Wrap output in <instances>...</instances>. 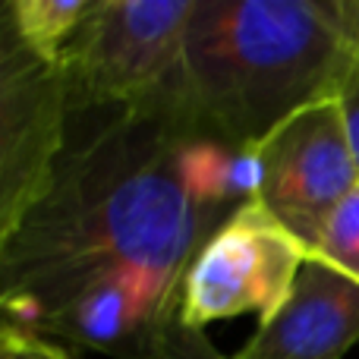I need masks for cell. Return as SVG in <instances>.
Here are the masks:
<instances>
[{
	"label": "cell",
	"instance_id": "cell-6",
	"mask_svg": "<svg viewBox=\"0 0 359 359\" xmlns=\"http://www.w3.org/2000/svg\"><path fill=\"white\" fill-rule=\"evenodd\" d=\"M255 151L262 161L255 202L312 252L328 217L359 186L337 95L318 98L287 117Z\"/></svg>",
	"mask_w": 359,
	"mask_h": 359
},
{
	"label": "cell",
	"instance_id": "cell-1",
	"mask_svg": "<svg viewBox=\"0 0 359 359\" xmlns=\"http://www.w3.org/2000/svg\"><path fill=\"white\" fill-rule=\"evenodd\" d=\"M192 133L170 95L69 107L48 192L0 262V322L44 334L82 287L111 274L177 303L192 255L230 217L186 192L180 149Z\"/></svg>",
	"mask_w": 359,
	"mask_h": 359
},
{
	"label": "cell",
	"instance_id": "cell-4",
	"mask_svg": "<svg viewBox=\"0 0 359 359\" xmlns=\"http://www.w3.org/2000/svg\"><path fill=\"white\" fill-rule=\"evenodd\" d=\"M67 130V76L22 41L0 0V262L48 192Z\"/></svg>",
	"mask_w": 359,
	"mask_h": 359
},
{
	"label": "cell",
	"instance_id": "cell-11",
	"mask_svg": "<svg viewBox=\"0 0 359 359\" xmlns=\"http://www.w3.org/2000/svg\"><path fill=\"white\" fill-rule=\"evenodd\" d=\"M0 359H76L60 344L48 341L38 331H25L0 322Z\"/></svg>",
	"mask_w": 359,
	"mask_h": 359
},
{
	"label": "cell",
	"instance_id": "cell-12",
	"mask_svg": "<svg viewBox=\"0 0 359 359\" xmlns=\"http://www.w3.org/2000/svg\"><path fill=\"white\" fill-rule=\"evenodd\" d=\"M334 95H337V101H341L350 151H353V161H356V170H359V60L353 63V69L344 76V82L337 86Z\"/></svg>",
	"mask_w": 359,
	"mask_h": 359
},
{
	"label": "cell",
	"instance_id": "cell-2",
	"mask_svg": "<svg viewBox=\"0 0 359 359\" xmlns=\"http://www.w3.org/2000/svg\"><path fill=\"white\" fill-rule=\"evenodd\" d=\"M359 60L337 0H196L170 98L198 133L259 145Z\"/></svg>",
	"mask_w": 359,
	"mask_h": 359
},
{
	"label": "cell",
	"instance_id": "cell-7",
	"mask_svg": "<svg viewBox=\"0 0 359 359\" xmlns=\"http://www.w3.org/2000/svg\"><path fill=\"white\" fill-rule=\"evenodd\" d=\"M359 341V280L309 252L284 306L236 359H344Z\"/></svg>",
	"mask_w": 359,
	"mask_h": 359
},
{
	"label": "cell",
	"instance_id": "cell-10",
	"mask_svg": "<svg viewBox=\"0 0 359 359\" xmlns=\"http://www.w3.org/2000/svg\"><path fill=\"white\" fill-rule=\"evenodd\" d=\"M158 359H236V356H221L215 344L205 337V331L186 328L174 316L170 325L164 328L161 344H158Z\"/></svg>",
	"mask_w": 359,
	"mask_h": 359
},
{
	"label": "cell",
	"instance_id": "cell-8",
	"mask_svg": "<svg viewBox=\"0 0 359 359\" xmlns=\"http://www.w3.org/2000/svg\"><path fill=\"white\" fill-rule=\"evenodd\" d=\"M95 0H10L13 22L22 41L44 57L48 63L60 67L63 50L92 13Z\"/></svg>",
	"mask_w": 359,
	"mask_h": 359
},
{
	"label": "cell",
	"instance_id": "cell-9",
	"mask_svg": "<svg viewBox=\"0 0 359 359\" xmlns=\"http://www.w3.org/2000/svg\"><path fill=\"white\" fill-rule=\"evenodd\" d=\"M312 252L328 265H334L337 271H344L347 278L359 280V186L328 217Z\"/></svg>",
	"mask_w": 359,
	"mask_h": 359
},
{
	"label": "cell",
	"instance_id": "cell-5",
	"mask_svg": "<svg viewBox=\"0 0 359 359\" xmlns=\"http://www.w3.org/2000/svg\"><path fill=\"white\" fill-rule=\"evenodd\" d=\"M309 249L274 221L259 202H246L192 255L177 297V318L186 328L233 316L268 322L284 306Z\"/></svg>",
	"mask_w": 359,
	"mask_h": 359
},
{
	"label": "cell",
	"instance_id": "cell-3",
	"mask_svg": "<svg viewBox=\"0 0 359 359\" xmlns=\"http://www.w3.org/2000/svg\"><path fill=\"white\" fill-rule=\"evenodd\" d=\"M196 0H95L63 50L69 107L145 104L170 92Z\"/></svg>",
	"mask_w": 359,
	"mask_h": 359
}]
</instances>
